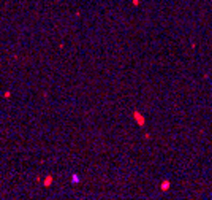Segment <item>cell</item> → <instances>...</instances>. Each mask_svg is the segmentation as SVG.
<instances>
[{"mask_svg": "<svg viewBox=\"0 0 212 200\" xmlns=\"http://www.w3.org/2000/svg\"><path fill=\"white\" fill-rule=\"evenodd\" d=\"M170 186H171L170 180H163V181H162V184H160V189H162V192H166V191L170 189Z\"/></svg>", "mask_w": 212, "mask_h": 200, "instance_id": "6da1fadb", "label": "cell"}, {"mask_svg": "<svg viewBox=\"0 0 212 200\" xmlns=\"http://www.w3.org/2000/svg\"><path fill=\"white\" fill-rule=\"evenodd\" d=\"M71 181H73V183H78V181H79V178H78V175H73V180H71Z\"/></svg>", "mask_w": 212, "mask_h": 200, "instance_id": "7a4b0ae2", "label": "cell"}]
</instances>
